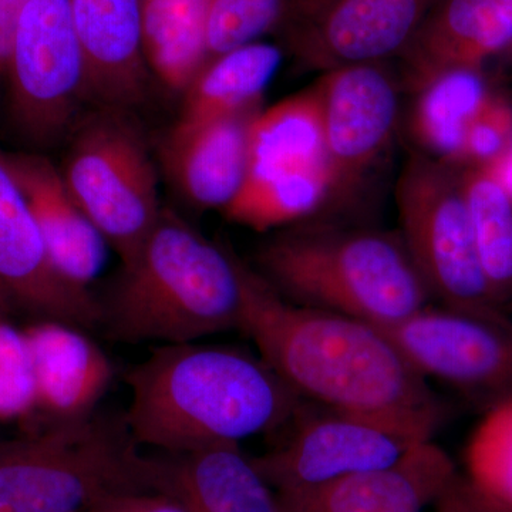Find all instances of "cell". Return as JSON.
I'll use <instances>...</instances> for the list:
<instances>
[{"mask_svg":"<svg viewBox=\"0 0 512 512\" xmlns=\"http://www.w3.org/2000/svg\"><path fill=\"white\" fill-rule=\"evenodd\" d=\"M244 332L303 400L402 434L433 440L443 403L379 326L285 301L254 268L245 272Z\"/></svg>","mask_w":512,"mask_h":512,"instance_id":"cell-1","label":"cell"},{"mask_svg":"<svg viewBox=\"0 0 512 512\" xmlns=\"http://www.w3.org/2000/svg\"><path fill=\"white\" fill-rule=\"evenodd\" d=\"M126 382L131 437L164 453L272 433L303 403L261 356L200 342L158 346Z\"/></svg>","mask_w":512,"mask_h":512,"instance_id":"cell-2","label":"cell"},{"mask_svg":"<svg viewBox=\"0 0 512 512\" xmlns=\"http://www.w3.org/2000/svg\"><path fill=\"white\" fill-rule=\"evenodd\" d=\"M247 265L163 208L140 254L101 303L111 338L161 345L241 329Z\"/></svg>","mask_w":512,"mask_h":512,"instance_id":"cell-3","label":"cell"},{"mask_svg":"<svg viewBox=\"0 0 512 512\" xmlns=\"http://www.w3.org/2000/svg\"><path fill=\"white\" fill-rule=\"evenodd\" d=\"M254 271L285 301L379 328L434 301L400 234L379 229L292 225L258 248Z\"/></svg>","mask_w":512,"mask_h":512,"instance_id":"cell-4","label":"cell"},{"mask_svg":"<svg viewBox=\"0 0 512 512\" xmlns=\"http://www.w3.org/2000/svg\"><path fill=\"white\" fill-rule=\"evenodd\" d=\"M123 490H146L126 420L92 414L0 443V512H86Z\"/></svg>","mask_w":512,"mask_h":512,"instance_id":"cell-5","label":"cell"},{"mask_svg":"<svg viewBox=\"0 0 512 512\" xmlns=\"http://www.w3.org/2000/svg\"><path fill=\"white\" fill-rule=\"evenodd\" d=\"M402 237L434 301L458 311L505 316L478 254L458 165L416 154L396 190Z\"/></svg>","mask_w":512,"mask_h":512,"instance_id":"cell-6","label":"cell"},{"mask_svg":"<svg viewBox=\"0 0 512 512\" xmlns=\"http://www.w3.org/2000/svg\"><path fill=\"white\" fill-rule=\"evenodd\" d=\"M126 113L100 107L82 121L60 168L70 194L123 266L140 254L163 211L156 165Z\"/></svg>","mask_w":512,"mask_h":512,"instance_id":"cell-7","label":"cell"},{"mask_svg":"<svg viewBox=\"0 0 512 512\" xmlns=\"http://www.w3.org/2000/svg\"><path fill=\"white\" fill-rule=\"evenodd\" d=\"M5 80L9 113L30 143L49 146L86 101V67L70 0H29L20 15Z\"/></svg>","mask_w":512,"mask_h":512,"instance_id":"cell-8","label":"cell"},{"mask_svg":"<svg viewBox=\"0 0 512 512\" xmlns=\"http://www.w3.org/2000/svg\"><path fill=\"white\" fill-rule=\"evenodd\" d=\"M325 130L329 205L352 204L387 154L399 119V84L382 63L323 73L318 83Z\"/></svg>","mask_w":512,"mask_h":512,"instance_id":"cell-9","label":"cell"},{"mask_svg":"<svg viewBox=\"0 0 512 512\" xmlns=\"http://www.w3.org/2000/svg\"><path fill=\"white\" fill-rule=\"evenodd\" d=\"M424 377L494 406L512 399V322L429 305L382 328Z\"/></svg>","mask_w":512,"mask_h":512,"instance_id":"cell-10","label":"cell"},{"mask_svg":"<svg viewBox=\"0 0 512 512\" xmlns=\"http://www.w3.org/2000/svg\"><path fill=\"white\" fill-rule=\"evenodd\" d=\"M286 426L289 434L281 444L264 456L252 457L278 493L382 470L421 444L372 421L315 403H302Z\"/></svg>","mask_w":512,"mask_h":512,"instance_id":"cell-11","label":"cell"},{"mask_svg":"<svg viewBox=\"0 0 512 512\" xmlns=\"http://www.w3.org/2000/svg\"><path fill=\"white\" fill-rule=\"evenodd\" d=\"M0 303L33 318L83 330L101 325V303L89 288L53 265L28 200L0 151Z\"/></svg>","mask_w":512,"mask_h":512,"instance_id":"cell-12","label":"cell"},{"mask_svg":"<svg viewBox=\"0 0 512 512\" xmlns=\"http://www.w3.org/2000/svg\"><path fill=\"white\" fill-rule=\"evenodd\" d=\"M436 0H335L309 25L286 35L309 70L382 63L400 56Z\"/></svg>","mask_w":512,"mask_h":512,"instance_id":"cell-13","label":"cell"},{"mask_svg":"<svg viewBox=\"0 0 512 512\" xmlns=\"http://www.w3.org/2000/svg\"><path fill=\"white\" fill-rule=\"evenodd\" d=\"M457 473L451 458L426 441L382 470L276 493L285 512H424L439 503Z\"/></svg>","mask_w":512,"mask_h":512,"instance_id":"cell-14","label":"cell"},{"mask_svg":"<svg viewBox=\"0 0 512 512\" xmlns=\"http://www.w3.org/2000/svg\"><path fill=\"white\" fill-rule=\"evenodd\" d=\"M146 490L188 512H285L278 493L239 444L143 458Z\"/></svg>","mask_w":512,"mask_h":512,"instance_id":"cell-15","label":"cell"},{"mask_svg":"<svg viewBox=\"0 0 512 512\" xmlns=\"http://www.w3.org/2000/svg\"><path fill=\"white\" fill-rule=\"evenodd\" d=\"M512 45V0H436L402 53L404 83L414 93L437 74L481 69Z\"/></svg>","mask_w":512,"mask_h":512,"instance_id":"cell-16","label":"cell"},{"mask_svg":"<svg viewBox=\"0 0 512 512\" xmlns=\"http://www.w3.org/2000/svg\"><path fill=\"white\" fill-rule=\"evenodd\" d=\"M86 67V101L127 111L146 97L140 0H70Z\"/></svg>","mask_w":512,"mask_h":512,"instance_id":"cell-17","label":"cell"},{"mask_svg":"<svg viewBox=\"0 0 512 512\" xmlns=\"http://www.w3.org/2000/svg\"><path fill=\"white\" fill-rule=\"evenodd\" d=\"M258 111L171 128L161 157L171 181L192 207L224 211L237 197L248 175L249 131Z\"/></svg>","mask_w":512,"mask_h":512,"instance_id":"cell-18","label":"cell"},{"mask_svg":"<svg viewBox=\"0 0 512 512\" xmlns=\"http://www.w3.org/2000/svg\"><path fill=\"white\" fill-rule=\"evenodd\" d=\"M57 271L89 288L106 262L107 242L64 183L60 168L37 154H6Z\"/></svg>","mask_w":512,"mask_h":512,"instance_id":"cell-19","label":"cell"},{"mask_svg":"<svg viewBox=\"0 0 512 512\" xmlns=\"http://www.w3.org/2000/svg\"><path fill=\"white\" fill-rule=\"evenodd\" d=\"M36 403L59 421L92 416L114 377L103 349L83 329L40 320L25 333Z\"/></svg>","mask_w":512,"mask_h":512,"instance_id":"cell-20","label":"cell"},{"mask_svg":"<svg viewBox=\"0 0 512 512\" xmlns=\"http://www.w3.org/2000/svg\"><path fill=\"white\" fill-rule=\"evenodd\" d=\"M281 60L279 47L259 40L212 57L185 90L183 111L175 127L200 126L258 110Z\"/></svg>","mask_w":512,"mask_h":512,"instance_id":"cell-21","label":"cell"},{"mask_svg":"<svg viewBox=\"0 0 512 512\" xmlns=\"http://www.w3.org/2000/svg\"><path fill=\"white\" fill-rule=\"evenodd\" d=\"M329 198L328 167L249 168L222 212L235 224L268 232L308 221L329 207Z\"/></svg>","mask_w":512,"mask_h":512,"instance_id":"cell-22","label":"cell"},{"mask_svg":"<svg viewBox=\"0 0 512 512\" xmlns=\"http://www.w3.org/2000/svg\"><path fill=\"white\" fill-rule=\"evenodd\" d=\"M140 13L148 70L185 93L208 62L207 0H140Z\"/></svg>","mask_w":512,"mask_h":512,"instance_id":"cell-23","label":"cell"},{"mask_svg":"<svg viewBox=\"0 0 512 512\" xmlns=\"http://www.w3.org/2000/svg\"><path fill=\"white\" fill-rule=\"evenodd\" d=\"M464 461L463 476L437 503L440 512H512V399L488 409Z\"/></svg>","mask_w":512,"mask_h":512,"instance_id":"cell-24","label":"cell"},{"mask_svg":"<svg viewBox=\"0 0 512 512\" xmlns=\"http://www.w3.org/2000/svg\"><path fill=\"white\" fill-rule=\"evenodd\" d=\"M410 128L427 156L460 165L468 127L493 94L481 69H453L417 90Z\"/></svg>","mask_w":512,"mask_h":512,"instance_id":"cell-25","label":"cell"},{"mask_svg":"<svg viewBox=\"0 0 512 512\" xmlns=\"http://www.w3.org/2000/svg\"><path fill=\"white\" fill-rule=\"evenodd\" d=\"M328 167L316 86L259 110L249 131V168Z\"/></svg>","mask_w":512,"mask_h":512,"instance_id":"cell-26","label":"cell"},{"mask_svg":"<svg viewBox=\"0 0 512 512\" xmlns=\"http://www.w3.org/2000/svg\"><path fill=\"white\" fill-rule=\"evenodd\" d=\"M461 175L481 265L505 303L512 298V195L484 167H464Z\"/></svg>","mask_w":512,"mask_h":512,"instance_id":"cell-27","label":"cell"},{"mask_svg":"<svg viewBox=\"0 0 512 512\" xmlns=\"http://www.w3.org/2000/svg\"><path fill=\"white\" fill-rule=\"evenodd\" d=\"M282 0H207L208 60L278 29Z\"/></svg>","mask_w":512,"mask_h":512,"instance_id":"cell-28","label":"cell"},{"mask_svg":"<svg viewBox=\"0 0 512 512\" xmlns=\"http://www.w3.org/2000/svg\"><path fill=\"white\" fill-rule=\"evenodd\" d=\"M35 404V375L28 340L0 323V419L25 414Z\"/></svg>","mask_w":512,"mask_h":512,"instance_id":"cell-29","label":"cell"},{"mask_svg":"<svg viewBox=\"0 0 512 512\" xmlns=\"http://www.w3.org/2000/svg\"><path fill=\"white\" fill-rule=\"evenodd\" d=\"M512 144V106L491 96L468 127L461 165L484 167Z\"/></svg>","mask_w":512,"mask_h":512,"instance_id":"cell-30","label":"cell"},{"mask_svg":"<svg viewBox=\"0 0 512 512\" xmlns=\"http://www.w3.org/2000/svg\"><path fill=\"white\" fill-rule=\"evenodd\" d=\"M86 512H188L170 495L153 490H123L104 495Z\"/></svg>","mask_w":512,"mask_h":512,"instance_id":"cell-31","label":"cell"},{"mask_svg":"<svg viewBox=\"0 0 512 512\" xmlns=\"http://www.w3.org/2000/svg\"><path fill=\"white\" fill-rule=\"evenodd\" d=\"M335 0H282V15L278 28L285 35L309 25L322 15Z\"/></svg>","mask_w":512,"mask_h":512,"instance_id":"cell-32","label":"cell"},{"mask_svg":"<svg viewBox=\"0 0 512 512\" xmlns=\"http://www.w3.org/2000/svg\"><path fill=\"white\" fill-rule=\"evenodd\" d=\"M29 0H0V83L5 80L10 49L20 15Z\"/></svg>","mask_w":512,"mask_h":512,"instance_id":"cell-33","label":"cell"},{"mask_svg":"<svg viewBox=\"0 0 512 512\" xmlns=\"http://www.w3.org/2000/svg\"><path fill=\"white\" fill-rule=\"evenodd\" d=\"M484 168L508 194L512 195V144L497 160L484 165Z\"/></svg>","mask_w":512,"mask_h":512,"instance_id":"cell-34","label":"cell"}]
</instances>
